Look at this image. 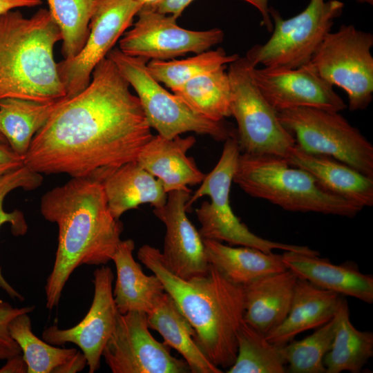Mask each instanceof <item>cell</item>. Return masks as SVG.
Wrapping results in <instances>:
<instances>
[{
	"label": "cell",
	"mask_w": 373,
	"mask_h": 373,
	"mask_svg": "<svg viewBox=\"0 0 373 373\" xmlns=\"http://www.w3.org/2000/svg\"><path fill=\"white\" fill-rule=\"evenodd\" d=\"M137 93L146 120L158 135L168 139L187 132L224 142L236 131L224 120L209 119L192 110L180 98L166 90L147 69V59L128 56L118 48L107 55Z\"/></svg>",
	"instance_id": "cell-7"
},
{
	"label": "cell",
	"mask_w": 373,
	"mask_h": 373,
	"mask_svg": "<svg viewBox=\"0 0 373 373\" xmlns=\"http://www.w3.org/2000/svg\"><path fill=\"white\" fill-rule=\"evenodd\" d=\"M358 1H360V2H364L365 1V2L370 3H372V0H358Z\"/></svg>",
	"instance_id": "cell-44"
},
{
	"label": "cell",
	"mask_w": 373,
	"mask_h": 373,
	"mask_svg": "<svg viewBox=\"0 0 373 373\" xmlns=\"http://www.w3.org/2000/svg\"><path fill=\"white\" fill-rule=\"evenodd\" d=\"M373 35L353 25L329 32L308 64L331 85L342 88L351 111L365 109L372 99Z\"/></svg>",
	"instance_id": "cell-11"
},
{
	"label": "cell",
	"mask_w": 373,
	"mask_h": 373,
	"mask_svg": "<svg viewBox=\"0 0 373 373\" xmlns=\"http://www.w3.org/2000/svg\"><path fill=\"white\" fill-rule=\"evenodd\" d=\"M282 259L287 269L314 285L368 304L373 303V278L354 265H334L319 255L285 251Z\"/></svg>",
	"instance_id": "cell-20"
},
{
	"label": "cell",
	"mask_w": 373,
	"mask_h": 373,
	"mask_svg": "<svg viewBox=\"0 0 373 373\" xmlns=\"http://www.w3.org/2000/svg\"><path fill=\"white\" fill-rule=\"evenodd\" d=\"M137 20L121 37L118 48L125 55L150 60H170L189 52L198 54L222 41L220 28L191 30L180 27L173 15L144 5Z\"/></svg>",
	"instance_id": "cell-12"
},
{
	"label": "cell",
	"mask_w": 373,
	"mask_h": 373,
	"mask_svg": "<svg viewBox=\"0 0 373 373\" xmlns=\"http://www.w3.org/2000/svg\"><path fill=\"white\" fill-rule=\"evenodd\" d=\"M40 211L58 227L55 262L44 287L46 306L51 310L77 267L112 260L123 224L111 214L101 182L90 178H71L46 192Z\"/></svg>",
	"instance_id": "cell-2"
},
{
	"label": "cell",
	"mask_w": 373,
	"mask_h": 373,
	"mask_svg": "<svg viewBox=\"0 0 373 373\" xmlns=\"http://www.w3.org/2000/svg\"><path fill=\"white\" fill-rule=\"evenodd\" d=\"M42 3L41 0H0V15L23 7H34Z\"/></svg>",
	"instance_id": "cell-41"
},
{
	"label": "cell",
	"mask_w": 373,
	"mask_h": 373,
	"mask_svg": "<svg viewBox=\"0 0 373 373\" xmlns=\"http://www.w3.org/2000/svg\"><path fill=\"white\" fill-rule=\"evenodd\" d=\"M227 65L198 76L172 92L192 110L213 121L231 116Z\"/></svg>",
	"instance_id": "cell-29"
},
{
	"label": "cell",
	"mask_w": 373,
	"mask_h": 373,
	"mask_svg": "<svg viewBox=\"0 0 373 373\" xmlns=\"http://www.w3.org/2000/svg\"><path fill=\"white\" fill-rule=\"evenodd\" d=\"M143 6L139 0L99 1L83 48L73 58L57 63L66 97L77 95L88 86L95 66L133 25L134 17Z\"/></svg>",
	"instance_id": "cell-13"
},
{
	"label": "cell",
	"mask_w": 373,
	"mask_h": 373,
	"mask_svg": "<svg viewBox=\"0 0 373 373\" xmlns=\"http://www.w3.org/2000/svg\"><path fill=\"white\" fill-rule=\"evenodd\" d=\"M108 206L117 220L127 211L149 204L163 206L168 193L162 182L144 169L137 160L124 164L107 173L100 181Z\"/></svg>",
	"instance_id": "cell-23"
},
{
	"label": "cell",
	"mask_w": 373,
	"mask_h": 373,
	"mask_svg": "<svg viewBox=\"0 0 373 373\" xmlns=\"http://www.w3.org/2000/svg\"><path fill=\"white\" fill-rule=\"evenodd\" d=\"M146 313L118 314L115 329L102 352L113 373H189L184 359L150 333Z\"/></svg>",
	"instance_id": "cell-14"
},
{
	"label": "cell",
	"mask_w": 373,
	"mask_h": 373,
	"mask_svg": "<svg viewBox=\"0 0 373 373\" xmlns=\"http://www.w3.org/2000/svg\"><path fill=\"white\" fill-rule=\"evenodd\" d=\"M233 182L248 195L286 211L353 218L363 209L328 192L308 172L281 157L240 153Z\"/></svg>",
	"instance_id": "cell-5"
},
{
	"label": "cell",
	"mask_w": 373,
	"mask_h": 373,
	"mask_svg": "<svg viewBox=\"0 0 373 373\" xmlns=\"http://www.w3.org/2000/svg\"><path fill=\"white\" fill-rule=\"evenodd\" d=\"M0 145L9 146V144L6 137L0 132Z\"/></svg>",
	"instance_id": "cell-43"
},
{
	"label": "cell",
	"mask_w": 373,
	"mask_h": 373,
	"mask_svg": "<svg viewBox=\"0 0 373 373\" xmlns=\"http://www.w3.org/2000/svg\"><path fill=\"white\" fill-rule=\"evenodd\" d=\"M146 315L149 328L157 331L166 345L182 356L191 372H222L202 352L195 341V330L169 294L164 291Z\"/></svg>",
	"instance_id": "cell-25"
},
{
	"label": "cell",
	"mask_w": 373,
	"mask_h": 373,
	"mask_svg": "<svg viewBox=\"0 0 373 373\" xmlns=\"http://www.w3.org/2000/svg\"><path fill=\"white\" fill-rule=\"evenodd\" d=\"M240 154L236 136L226 140L218 163L205 175L200 186L191 195L186 203L189 211L198 199L210 197V202L204 201L195 209L200 224V235L202 239L253 247L266 253H271L275 249L305 252V247L271 241L256 236L234 214L230 205L229 193Z\"/></svg>",
	"instance_id": "cell-6"
},
{
	"label": "cell",
	"mask_w": 373,
	"mask_h": 373,
	"mask_svg": "<svg viewBox=\"0 0 373 373\" xmlns=\"http://www.w3.org/2000/svg\"><path fill=\"white\" fill-rule=\"evenodd\" d=\"M254 66L246 57H239L229 64L227 70L231 116L237 122L236 138L240 153L285 158L296 140L254 83L251 76Z\"/></svg>",
	"instance_id": "cell-10"
},
{
	"label": "cell",
	"mask_w": 373,
	"mask_h": 373,
	"mask_svg": "<svg viewBox=\"0 0 373 373\" xmlns=\"http://www.w3.org/2000/svg\"><path fill=\"white\" fill-rule=\"evenodd\" d=\"M94 296L84 318L75 326L60 329L53 325L44 330L42 338L49 344L77 345L87 360L89 373L98 370L103 350L113 332L119 314L113 294V274L102 265L93 273Z\"/></svg>",
	"instance_id": "cell-15"
},
{
	"label": "cell",
	"mask_w": 373,
	"mask_h": 373,
	"mask_svg": "<svg viewBox=\"0 0 373 373\" xmlns=\"http://www.w3.org/2000/svg\"><path fill=\"white\" fill-rule=\"evenodd\" d=\"M298 276L287 269L243 286L244 321L267 334L287 317Z\"/></svg>",
	"instance_id": "cell-21"
},
{
	"label": "cell",
	"mask_w": 373,
	"mask_h": 373,
	"mask_svg": "<svg viewBox=\"0 0 373 373\" xmlns=\"http://www.w3.org/2000/svg\"><path fill=\"white\" fill-rule=\"evenodd\" d=\"M303 151L330 157L373 178V146L339 112L294 107L278 112Z\"/></svg>",
	"instance_id": "cell-9"
},
{
	"label": "cell",
	"mask_w": 373,
	"mask_h": 373,
	"mask_svg": "<svg viewBox=\"0 0 373 373\" xmlns=\"http://www.w3.org/2000/svg\"><path fill=\"white\" fill-rule=\"evenodd\" d=\"M334 334V317L307 337L288 342L282 346L287 372L291 373H326L323 364Z\"/></svg>",
	"instance_id": "cell-34"
},
{
	"label": "cell",
	"mask_w": 373,
	"mask_h": 373,
	"mask_svg": "<svg viewBox=\"0 0 373 373\" xmlns=\"http://www.w3.org/2000/svg\"><path fill=\"white\" fill-rule=\"evenodd\" d=\"M245 1L258 9L262 17L263 25L268 32H272L274 25L271 22V17L269 13L268 0H242Z\"/></svg>",
	"instance_id": "cell-42"
},
{
	"label": "cell",
	"mask_w": 373,
	"mask_h": 373,
	"mask_svg": "<svg viewBox=\"0 0 373 373\" xmlns=\"http://www.w3.org/2000/svg\"><path fill=\"white\" fill-rule=\"evenodd\" d=\"M194 0H158L151 6L155 10L178 18L184 9Z\"/></svg>",
	"instance_id": "cell-38"
},
{
	"label": "cell",
	"mask_w": 373,
	"mask_h": 373,
	"mask_svg": "<svg viewBox=\"0 0 373 373\" xmlns=\"http://www.w3.org/2000/svg\"><path fill=\"white\" fill-rule=\"evenodd\" d=\"M285 159L308 172L328 192L362 208L373 205V178L330 157L307 153L296 144Z\"/></svg>",
	"instance_id": "cell-19"
},
{
	"label": "cell",
	"mask_w": 373,
	"mask_h": 373,
	"mask_svg": "<svg viewBox=\"0 0 373 373\" xmlns=\"http://www.w3.org/2000/svg\"><path fill=\"white\" fill-rule=\"evenodd\" d=\"M251 76L266 101L277 111L312 107L340 112L346 108L333 86L308 64L296 68H251Z\"/></svg>",
	"instance_id": "cell-16"
},
{
	"label": "cell",
	"mask_w": 373,
	"mask_h": 373,
	"mask_svg": "<svg viewBox=\"0 0 373 373\" xmlns=\"http://www.w3.org/2000/svg\"><path fill=\"white\" fill-rule=\"evenodd\" d=\"M130 87L115 63L105 57L84 90L59 102L35 135L24 165L41 174L101 181L113 169L137 160L153 135Z\"/></svg>",
	"instance_id": "cell-1"
},
{
	"label": "cell",
	"mask_w": 373,
	"mask_h": 373,
	"mask_svg": "<svg viewBox=\"0 0 373 373\" xmlns=\"http://www.w3.org/2000/svg\"><path fill=\"white\" fill-rule=\"evenodd\" d=\"M61 39L46 8L30 18L13 10L0 15V100L46 102L65 98L54 57L55 46Z\"/></svg>",
	"instance_id": "cell-4"
},
{
	"label": "cell",
	"mask_w": 373,
	"mask_h": 373,
	"mask_svg": "<svg viewBox=\"0 0 373 373\" xmlns=\"http://www.w3.org/2000/svg\"><path fill=\"white\" fill-rule=\"evenodd\" d=\"M137 258L160 279L195 330V341L207 358L219 368L232 366L244 321L243 286L227 280L211 265L207 274L182 279L166 267L161 251L149 245L139 249Z\"/></svg>",
	"instance_id": "cell-3"
},
{
	"label": "cell",
	"mask_w": 373,
	"mask_h": 373,
	"mask_svg": "<svg viewBox=\"0 0 373 373\" xmlns=\"http://www.w3.org/2000/svg\"><path fill=\"white\" fill-rule=\"evenodd\" d=\"M209 263L229 281L245 285L262 276L287 269L282 255L241 246L233 247L221 242L203 239Z\"/></svg>",
	"instance_id": "cell-26"
},
{
	"label": "cell",
	"mask_w": 373,
	"mask_h": 373,
	"mask_svg": "<svg viewBox=\"0 0 373 373\" xmlns=\"http://www.w3.org/2000/svg\"><path fill=\"white\" fill-rule=\"evenodd\" d=\"M341 298L340 294L298 277L288 314L265 335L267 339L283 345L298 334L323 325L334 316Z\"/></svg>",
	"instance_id": "cell-22"
},
{
	"label": "cell",
	"mask_w": 373,
	"mask_h": 373,
	"mask_svg": "<svg viewBox=\"0 0 373 373\" xmlns=\"http://www.w3.org/2000/svg\"><path fill=\"white\" fill-rule=\"evenodd\" d=\"M87 365L84 354L79 351L66 363L58 367L54 373H76L82 371Z\"/></svg>",
	"instance_id": "cell-39"
},
{
	"label": "cell",
	"mask_w": 373,
	"mask_h": 373,
	"mask_svg": "<svg viewBox=\"0 0 373 373\" xmlns=\"http://www.w3.org/2000/svg\"><path fill=\"white\" fill-rule=\"evenodd\" d=\"M42 174L23 165L21 167L0 176V227L9 223L11 232L15 236H23L28 231V224L23 213L15 209L7 212L3 209L6 196L12 190L21 188L26 191L34 190L42 183ZM0 287L12 298L24 300L23 296L5 279L0 268Z\"/></svg>",
	"instance_id": "cell-35"
},
{
	"label": "cell",
	"mask_w": 373,
	"mask_h": 373,
	"mask_svg": "<svg viewBox=\"0 0 373 373\" xmlns=\"http://www.w3.org/2000/svg\"><path fill=\"white\" fill-rule=\"evenodd\" d=\"M343 7L338 0H310L304 10L287 19L271 7V37L250 48L245 57L256 66L296 68L308 64Z\"/></svg>",
	"instance_id": "cell-8"
},
{
	"label": "cell",
	"mask_w": 373,
	"mask_h": 373,
	"mask_svg": "<svg viewBox=\"0 0 373 373\" xmlns=\"http://www.w3.org/2000/svg\"><path fill=\"white\" fill-rule=\"evenodd\" d=\"M131 239L121 240L112 260L116 268V281L113 294L119 314L132 311L151 312L156 300L165 291L160 279L146 275L133 256Z\"/></svg>",
	"instance_id": "cell-24"
},
{
	"label": "cell",
	"mask_w": 373,
	"mask_h": 373,
	"mask_svg": "<svg viewBox=\"0 0 373 373\" xmlns=\"http://www.w3.org/2000/svg\"><path fill=\"white\" fill-rule=\"evenodd\" d=\"M40 102L20 98L0 100V132L17 154L24 157L35 135L60 102Z\"/></svg>",
	"instance_id": "cell-28"
},
{
	"label": "cell",
	"mask_w": 373,
	"mask_h": 373,
	"mask_svg": "<svg viewBox=\"0 0 373 373\" xmlns=\"http://www.w3.org/2000/svg\"><path fill=\"white\" fill-rule=\"evenodd\" d=\"M238 351L228 373H284L282 346L269 342L265 334L244 321L237 336Z\"/></svg>",
	"instance_id": "cell-30"
},
{
	"label": "cell",
	"mask_w": 373,
	"mask_h": 373,
	"mask_svg": "<svg viewBox=\"0 0 373 373\" xmlns=\"http://www.w3.org/2000/svg\"><path fill=\"white\" fill-rule=\"evenodd\" d=\"M34 309V306L13 307L9 303L0 299V361L21 354V348L9 333L8 325L17 316L29 314Z\"/></svg>",
	"instance_id": "cell-36"
},
{
	"label": "cell",
	"mask_w": 373,
	"mask_h": 373,
	"mask_svg": "<svg viewBox=\"0 0 373 373\" xmlns=\"http://www.w3.org/2000/svg\"><path fill=\"white\" fill-rule=\"evenodd\" d=\"M334 321L333 341L323 359L326 373H358L373 355V333L355 328L350 319L348 303L343 298Z\"/></svg>",
	"instance_id": "cell-27"
},
{
	"label": "cell",
	"mask_w": 373,
	"mask_h": 373,
	"mask_svg": "<svg viewBox=\"0 0 373 373\" xmlns=\"http://www.w3.org/2000/svg\"><path fill=\"white\" fill-rule=\"evenodd\" d=\"M27 371V364L21 354L8 358L5 365L0 368V373H25Z\"/></svg>",
	"instance_id": "cell-40"
},
{
	"label": "cell",
	"mask_w": 373,
	"mask_h": 373,
	"mask_svg": "<svg viewBox=\"0 0 373 373\" xmlns=\"http://www.w3.org/2000/svg\"><path fill=\"white\" fill-rule=\"evenodd\" d=\"M239 57L222 48L208 50L182 59L150 60L146 66L151 76L172 90L189 80L229 64Z\"/></svg>",
	"instance_id": "cell-32"
},
{
	"label": "cell",
	"mask_w": 373,
	"mask_h": 373,
	"mask_svg": "<svg viewBox=\"0 0 373 373\" xmlns=\"http://www.w3.org/2000/svg\"><path fill=\"white\" fill-rule=\"evenodd\" d=\"M11 337L21 350L28 373H54L77 352L75 348H59L39 339L32 331L28 313L17 316L8 325Z\"/></svg>",
	"instance_id": "cell-31"
},
{
	"label": "cell",
	"mask_w": 373,
	"mask_h": 373,
	"mask_svg": "<svg viewBox=\"0 0 373 373\" xmlns=\"http://www.w3.org/2000/svg\"><path fill=\"white\" fill-rule=\"evenodd\" d=\"M46 1L61 34L63 59H71L86 41L90 21L100 0Z\"/></svg>",
	"instance_id": "cell-33"
},
{
	"label": "cell",
	"mask_w": 373,
	"mask_h": 373,
	"mask_svg": "<svg viewBox=\"0 0 373 373\" xmlns=\"http://www.w3.org/2000/svg\"><path fill=\"white\" fill-rule=\"evenodd\" d=\"M195 142L191 135L172 139L153 135L139 153L137 162L162 182L167 193L189 189L188 186L200 184L206 175L186 155Z\"/></svg>",
	"instance_id": "cell-18"
},
{
	"label": "cell",
	"mask_w": 373,
	"mask_h": 373,
	"mask_svg": "<svg viewBox=\"0 0 373 373\" xmlns=\"http://www.w3.org/2000/svg\"><path fill=\"white\" fill-rule=\"evenodd\" d=\"M23 165V157L15 153L10 146L0 145V176Z\"/></svg>",
	"instance_id": "cell-37"
},
{
	"label": "cell",
	"mask_w": 373,
	"mask_h": 373,
	"mask_svg": "<svg viewBox=\"0 0 373 373\" xmlns=\"http://www.w3.org/2000/svg\"><path fill=\"white\" fill-rule=\"evenodd\" d=\"M191 192L171 191L166 203L153 211L166 227L162 259L173 274L185 280L207 274L210 266L203 239L186 215Z\"/></svg>",
	"instance_id": "cell-17"
}]
</instances>
